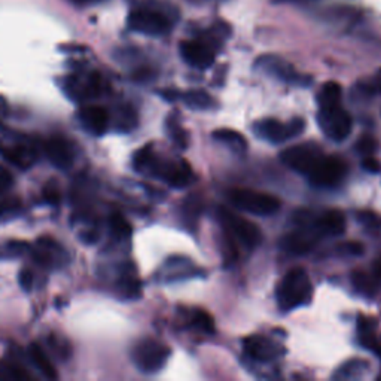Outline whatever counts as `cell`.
Returning a JSON list of instances; mask_svg holds the SVG:
<instances>
[{
  "label": "cell",
  "mask_w": 381,
  "mask_h": 381,
  "mask_svg": "<svg viewBox=\"0 0 381 381\" xmlns=\"http://www.w3.org/2000/svg\"><path fill=\"white\" fill-rule=\"evenodd\" d=\"M313 298V285L303 269H294L287 273L277 287V303L282 312H292L307 305Z\"/></svg>",
  "instance_id": "obj_1"
},
{
  "label": "cell",
  "mask_w": 381,
  "mask_h": 381,
  "mask_svg": "<svg viewBox=\"0 0 381 381\" xmlns=\"http://www.w3.org/2000/svg\"><path fill=\"white\" fill-rule=\"evenodd\" d=\"M170 348L153 338H143L133 347L131 359L143 374H155L170 357Z\"/></svg>",
  "instance_id": "obj_2"
},
{
  "label": "cell",
  "mask_w": 381,
  "mask_h": 381,
  "mask_svg": "<svg viewBox=\"0 0 381 381\" xmlns=\"http://www.w3.org/2000/svg\"><path fill=\"white\" fill-rule=\"evenodd\" d=\"M228 198L234 208L256 216H271L280 209V200L274 195L252 189H232Z\"/></svg>",
  "instance_id": "obj_3"
},
{
  "label": "cell",
  "mask_w": 381,
  "mask_h": 381,
  "mask_svg": "<svg viewBox=\"0 0 381 381\" xmlns=\"http://www.w3.org/2000/svg\"><path fill=\"white\" fill-rule=\"evenodd\" d=\"M219 221L223 225L225 232L228 234L232 240L242 243L247 249L260 246L262 242V232L258 228V225L244 219L243 216L232 213L228 209H219Z\"/></svg>",
  "instance_id": "obj_4"
},
{
  "label": "cell",
  "mask_w": 381,
  "mask_h": 381,
  "mask_svg": "<svg viewBox=\"0 0 381 381\" xmlns=\"http://www.w3.org/2000/svg\"><path fill=\"white\" fill-rule=\"evenodd\" d=\"M317 122L323 135L334 142L346 140L353 127L352 117L341 108V103L329 108H319Z\"/></svg>",
  "instance_id": "obj_5"
},
{
  "label": "cell",
  "mask_w": 381,
  "mask_h": 381,
  "mask_svg": "<svg viewBox=\"0 0 381 381\" xmlns=\"http://www.w3.org/2000/svg\"><path fill=\"white\" fill-rule=\"evenodd\" d=\"M304 128L305 122L303 118H294L289 122H280L269 118L258 121L253 126L255 135L265 142L273 143V145L298 137L304 131Z\"/></svg>",
  "instance_id": "obj_6"
},
{
  "label": "cell",
  "mask_w": 381,
  "mask_h": 381,
  "mask_svg": "<svg viewBox=\"0 0 381 381\" xmlns=\"http://www.w3.org/2000/svg\"><path fill=\"white\" fill-rule=\"evenodd\" d=\"M347 174V164L337 157H326L325 153L308 173V180L317 188H332L343 182Z\"/></svg>",
  "instance_id": "obj_7"
},
{
  "label": "cell",
  "mask_w": 381,
  "mask_h": 381,
  "mask_svg": "<svg viewBox=\"0 0 381 381\" xmlns=\"http://www.w3.org/2000/svg\"><path fill=\"white\" fill-rule=\"evenodd\" d=\"M153 176L167 182L173 188H187L194 182V173L187 161H160L153 158L149 170Z\"/></svg>",
  "instance_id": "obj_8"
},
{
  "label": "cell",
  "mask_w": 381,
  "mask_h": 381,
  "mask_svg": "<svg viewBox=\"0 0 381 381\" xmlns=\"http://www.w3.org/2000/svg\"><path fill=\"white\" fill-rule=\"evenodd\" d=\"M127 23L133 32L146 36H162L169 33L171 27L170 19L166 15L158 11H152V9H137V11H133L128 15Z\"/></svg>",
  "instance_id": "obj_9"
},
{
  "label": "cell",
  "mask_w": 381,
  "mask_h": 381,
  "mask_svg": "<svg viewBox=\"0 0 381 381\" xmlns=\"http://www.w3.org/2000/svg\"><path fill=\"white\" fill-rule=\"evenodd\" d=\"M256 67L265 71L266 75H270L276 79H280L283 82H287L291 85L298 87H308L312 84V78L298 74L295 67L287 63L286 60L277 56H264L256 61Z\"/></svg>",
  "instance_id": "obj_10"
},
{
  "label": "cell",
  "mask_w": 381,
  "mask_h": 381,
  "mask_svg": "<svg viewBox=\"0 0 381 381\" xmlns=\"http://www.w3.org/2000/svg\"><path fill=\"white\" fill-rule=\"evenodd\" d=\"M322 155L323 152L321 148L312 145V143H307V145H296L285 149L280 153V160L291 170L308 176V173L313 170L316 162L321 160Z\"/></svg>",
  "instance_id": "obj_11"
},
{
  "label": "cell",
  "mask_w": 381,
  "mask_h": 381,
  "mask_svg": "<svg viewBox=\"0 0 381 381\" xmlns=\"http://www.w3.org/2000/svg\"><path fill=\"white\" fill-rule=\"evenodd\" d=\"M32 255L33 260L40 266L49 270L60 269V266H63L69 261V256L63 247H61V244L57 243L54 239H51V237H40V239H37Z\"/></svg>",
  "instance_id": "obj_12"
},
{
  "label": "cell",
  "mask_w": 381,
  "mask_h": 381,
  "mask_svg": "<svg viewBox=\"0 0 381 381\" xmlns=\"http://www.w3.org/2000/svg\"><path fill=\"white\" fill-rule=\"evenodd\" d=\"M179 49L183 61L191 67L205 70L214 63L213 49L201 40H183Z\"/></svg>",
  "instance_id": "obj_13"
},
{
  "label": "cell",
  "mask_w": 381,
  "mask_h": 381,
  "mask_svg": "<svg viewBox=\"0 0 381 381\" xmlns=\"http://www.w3.org/2000/svg\"><path fill=\"white\" fill-rule=\"evenodd\" d=\"M243 344L246 355L256 360V362L269 364L277 357H280V355L283 353V348L279 344L262 335H253L246 338Z\"/></svg>",
  "instance_id": "obj_14"
},
{
  "label": "cell",
  "mask_w": 381,
  "mask_h": 381,
  "mask_svg": "<svg viewBox=\"0 0 381 381\" xmlns=\"http://www.w3.org/2000/svg\"><path fill=\"white\" fill-rule=\"evenodd\" d=\"M46 151V157L49 162L58 170H69L71 166H74L75 161V153L74 149H71L70 143L60 137V136H53L45 145Z\"/></svg>",
  "instance_id": "obj_15"
},
{
  "label": "cell",
  "mask_w": 381,
  "mask_h": 381,
  "mask_svg": "<svg viewBox=\"0 0 381 381\" xmlns=\"http://www.w3.org/2000/svg\"><path fill=\"white\" fill-rule=\"evenodd\" d=\"M79 121L92 136H103L109 126L108 110L101 106H87L79 112Z\"/></svg>",
  "instance_id": "obj_16"
},
{
  "label": "cell",
  "mask_w": 381,
  "mask_h": 381,
  "mask_svg": "<svg viewBox=\"0 0 381 381\" xmlns=\"http://www.w3.org/2000/svg\"><path fill=\"white\" fill-rule=\"evenodd\" d=\"M0 155H2L9 164H12L17 169H30L35 162V153L32 148L22 143H3L0 142Z\"/></svg>",
  "instance_id": "obj_17"
},
{
  "label": "cell",
  "mask_w": 381,
  "mask_h": 381,
  "mask_svg": "<svg viewBox=\"0 0 381 381\" xmlns=\"http://www.w3.org/2000/svg\"><path fill=\"white\" fill-rule=\"evenodd\" d=\"M316 225L323 237H338L346 231V218L339 210H328L316 216Z\"/></svg>",
  "instance_id": "obj_18"
},
{
  "label": "cell",
  "mask_w": 381,
  "mask_h": 381,
  "mask_svg": "<svg viewBox=\"0 0 381 381\" xmlns=\"http://www.w3.org/2000/svg\"><path fill=\"white\" fill-rule=\"evenodd\" d=\"M28 357L32 360V364L36 366V369L48 380H57L58 374L54 368V365L51 364V360L46 355L42 346L37 343H32L28 346Z\"/></svg>",
  "instance_id": "obj_19"
},
{
  "label": "cell",
  "mask_w": 381,
  "mask_h": 381,
  "mask_svg": "<svg viewBox=\"0 0 381 381\" xmlns=\"http://www.w3.org/2000/svg\"><path fill=\"white\" fill-rule=\"evenodd\" d=\"M191 274V264L189 261H187L185 258H170L169 261H166L162 266L161 271V279L162 282H176V280H182L187 279Z\"/></svg>",
  "instance_id": "obj_20"
},
{
  "label": "cell",
  "mask_w": 381,
  "mask_h": 381,
  "mask_svg": "<svg viewBox=\"0 0 381 381\" xmlns=\"http://www.w3.org/2000/svg\"><path fill=\"white\" fill-rule=\"evenodd\" d=\"M213 139L218 140L222 145H225L228 149H231L232 152L242 153L246 152L247 149V142L244 139L243 135H240L239 131L231 130V128H219L213 131Z\"/></svg>",
  "instance_id": "obj_21"
},
{
  "label": "cell",
  "mask_w": 381,
  "mask_h": 381,
  "mask_svg": "<svg viewBox=\"0 0 381 381\" xmlns=\"http://www.w3.org/2000/svg\"><path fill=\"white\" fill-rule=\"evenodd\" d=\"M369 368V364L364 359H350L337 369L334 378L339 380H356L362 377Z\"/></svg>",
  "instance_id": "obj_22"
},
{
  "label": "cell",
  "mask_w": 381,
  "mask_h": 381,
  "mask_svg": "<svg viewBox=\"0 0 381 381\" xmlns=\"http://www.w3.org/2000/svg\"><path fill=\"white\" fill-rule=\"evenodd\" d=\"M319 108H329L341 103V87L337 82H326L319 91L317 96Z\"/></svg>",
  "instance_id": "obj_23"
},
{
  "label": "cell",
  "mask_w": 381,
  "mask_h": 381,
  "mask_svg": "<svg viewBox=\"0 0 381 381\" xmlns=\"http://www.w3.org/2000/svg\"><path fill=\"white\" fill-rule=\"evenodd\" d=\"M182 99L189 109L194 110H205L214 105V100L203 90H191L182 94Z\"/></svg>",
  "instance_id": "obj_24"
},
{
  "label": "cell",
  "mask_w": 381,
  "mask_h": 381,
  "mask_svg": "<svg viewBox=\"0 0 381 381\" xmlns=\"http://www.w3.org/2000/svg\"><path fill=\"white\" fill-rule=\"evenodd\" d=\"M30 251V246L22 240H9L0 244V260H12L19 258Z\"/></svg>",
  "instance_id": "obj_25"
},
{
  "label": "cell",
  "mask_w": 381,
  "mask_h": 381,
  "mask_svg": "<svg viewBox=\"0 0 381 381\" xmlns=\"http://www.w3.org/2000/svg\"><path fill=\"white\" fill-rule=\"evenodd\" d=\"M136 126H137V115H136L135 109H133V106H130V105L121 106L119 112H118L117 128L124 133H128Z\"/></svg>",
  "instance_id": "obj_26"
},
{
  "label": "cell",
  "mask_w": 381,
  "mask_h": 381,
  "mask_svg": "<svg viewBox=\"0 0 381 381\" xmlns=\"http://www.w3.org/2000/svg\"><path fill=\"white\" fill-rule=\"evenodd\" d=\"M153 158H155V153H153L152 145L143 146L135 153V157H133V167H135L136 171H140V173L148 171Z\"/></svg>",
  "instance_id": "obj_27"
},
{
  "label": "cell",
  "mask_w": 381,
  "mask_h": 381,
  "mask_svg": "<svg viewBox=\"0 0 381 381\" xmlns=\"http://www.w3.org/2000/svg\"><path fill=\"white\" fill-rule=\"evenodd\" d=\"M109 225H110L112 234L119 237V239H128V237L133 234L130 223L121 213H117V212L112 213L109 216Z\"/></svg>",
  "instance_id": "obj_28"
},
{
  "label": "cell",
  "mask_w": 381,
  "mask_h": 381,
  "mask_svg": "<svg viewBox=\"0 0 381 381\" xmlns=\"http://www.w3.org/2000/svg\"><path fill=\"white\" fill-rule=\"evenodd\" d=\"M352 279H353V285H355L357 292H360L362 295H366V296L374 295V292H375V283H374V280L371 279V277L366 273L356 271L353 274Z\"/></svg>",
  "instance_id": "obj_29"
},
{
  "label": "cell",
  "mask_w": 381,
  "mask_h": 381,
  "mask_svg": "<svg viewBox=\"0 0 381 381\" xmlns=\"http://www.w3.org/2000/svg\"><path fill=\"white\" fill-rule=\"evenodd\" d=\"M46 343H48V347L51 348V352H53L58 359L66 360L70 356V347L66 341H63V338L61 337L51 334L46 338Z\"/></svg>",
  "instance_id": "obj_30"
},
{
  "label": "cell",
  "mask_w": 381,
  "mask_h": 381,
  "mask_svg": "<svg viewBox=\"0 0 381 381\" xmlns=\"http://www.w3.org/2000/svg\"><path fill=\"white\" fill-rule=\"evenodd\" d=\"M377 148H378V143L371 135L360 136L355 146L356 152L362 157H373V153L377 151Z\"/></svg>",
  "instance_id": "obj_31"
},
{
  "label": "cell",
  "mask_w": 381,
  "mask_h": 381,
  "mask_svg": "<svg viewBox=\"0 0 381 381\" xmlns=\"http://www.w3.org/2000/svg\"><path fill=\"white\" fill-rule=\"evenodd\" d=\"M169 133H170V137L173 139V142L176 143L180 149L188 148V133L185 131L176 121L169 122Z\"/></svg>",
  "instance_id": "obj_32"
},
{
  "label": "cell",
  "mask_w": 381,
  "mask_h": 381,
  "mask_svg": "<svg viewBox=\"0 0 381 381\" xmlns=\"http://www.w3.org/2000/svg\"><path fill=\"white\" fill-rule=\"evenodd\" d=\"M192 322L204 334H213L214 332V322H213V317L209 313L197 310L194 314V321Z\"/></svg>",
  "instance_id": "obj_33"
},
{
  "label": "cell",
  "mask_w": 381,
  "mask_h": 381,
  "mask_svg": "<svg viewBox=\"0 0 381 381\" xmlns=\"http://www.w3.org/2000/svg\"><path fill=\"white\" fill-rule=\"evenodd\" d=\"M42 195L45 201L49 204V205H58L60 204V200H61V195H60V189L57 187L56 182H49L45 185V188L42 191Z\"/></svg>",
  "instance_id": "obj_34"
},
{
  "label": "cell",
  "mask_w": 381,
  "mask_h": 381,
  "mask_svg": "<svg viewBox=\"0 0 381 381\" xmlns=\"http://www.w3.org/2000/svg\"><path fill=\"white\" fill-rule=\"evenodd\" d=\"M18 285H19V287H22V289H23L24 292H27V294L33 291L35 276H33L32 270H28V269L19 270V273H18Z\"/></svg>",
  "instance_id": "obj_35"
},
{
  "label": "cell",
  "mask_w": 381,
  "mask_h": 381,
  "mask_svg": "<svg viewBox=\"0 0 381 381\" xmlns=\"http://www.w3.org/2000/svg\"><path fill=\"white\" fill-rule=\"evenodd\" d=\"M357 219L360 223H364L371 228H381V216L373 212H359Z\"/></svg>",
  "instance_id": "obj_36"
},
{
  "label": "cell",
  "mask_w": 381,
  "mask_h": 381,
  "mask_svg": "<svg viewBox=\"0 0 381 381\" xmlns=\"http://www.w3.org/2000/svg\"><path fill=\"white\" fill-rule=\"evenodd\" d=\"M366 94H381V69L373 76V79L360 85Z\"/></svg>",
  "instance_id": "obj_37"
},
{
  "label": "cell",
  "mask_w": 381,
  "mask_h": 381,
  "mask_svg": "<svg viewBox=\"0 0 381 381\" xmlns=\"http://www.w3.org/2000/svg\"><path fill=\"white\" fill-rule=\"evenodd\" d=\"M14 185V176L6 167L0 166V194H3L12 188Z\"/></svg>",
  "instance_id": "obj_38"
},
{
  "label": "cell",
  "mask_w": 381,
  "mask_h": 381,
  "mask_svg": "<svg viewBox=\"0 0 381 381\" xmlns=\"http://www.w3.org/2000/svg\"><path fill=\"white\" fill-rule=\"evenodd\" d=\"M339 251L348 256H360L364 253V246L357 242H347L339 246Z\"/></svg>",
  "instance_id": "obj_39"
},
{
  "label": "cell",
  "mask_w": 381,
  "mask_h": 381,
  "mask_svg": "<svg viewBox=\"0 0 381 381\" xmlns=\"http://www.w3.org/2000/svg\"><path fill=\"white\" fill-rule=\"evenodd\" d=\"M362 169L368 173H380L381 171V164L374 157H364L362 161Z\"/></svg>",
  "instance_id": "obj_40"
},
{
  "label": "cell",
  "mask_w": 381,
  "mask_h": 381,
  "mask_svg": "<svg viewBox=\"0 0 381 381\" xmlns=\"http://www.w3.org/2000/svg\"><path fill=\"white\" fill-rule=\"evenodd\" d=\"M160 96L169 101V103H173V101H176L178 99H180V92L178 90H173V88H167V90H161L160 91Z\"/></svg>",
  "instance_id": "obj_41"
},
{
  "label": "cell",
  "mask_w": 381,
  "mask_h": 381,
  "mask_svg": "<svg viewBox=\"0 0 381 381\" xmlns=\"http://www.w3.org/2000/svg\"><path fill=\"white\" fill-rule=\"evenodd\" d=\"M79 237H81V242L85 244H94L99 240V235L94 231H84Z\"/></svg>",
  "instance_id": "obj_42"
},
{
  "label": "cell",
  "mask_w": 381,
  "mask_h": 381,
  "mask_svg": "<svg viewBox=\"0 0 381 381\" xmlns=\"http://www.w3.org/2000/svg\"><path fill=\"white\" fill-rule=\"evenodd\" d=\"M71 2L76 5H92V3H99L101 0H71Z\"/></svg>",
  "instance_id": "obj_43"
},
{
  "label": "cell",
  "mask_w": 381,
  "mask_h": 381,
  "mask_svg": "<svg viewBox=\"0 0 381 381\" xmlns=\"http://www.w3.org/2000/svg\"><path fill=\"white\" fill-rule=\"evenodd\" d=\"M191 3L195 5H204V3H210V2H222V0H189Z\"/></svg>",
  "instance_id": "obj_44"
},
{
  "label": "cell",
  "mask_w": 381,
  "mask_h": 381,
  "mask_svg": "<svg viewBox=\"0 0 381 381\" xmlns=\"http://www.w3.org/2000/svg\"><path fill=\"white\" fill-rule=\"evenodd\" d=\"M5 213H6V209L3 208V205H0V221H2V218L5 216Z\"/></svg>",
  "instance_id": "obj_45"
}]
</instances>
